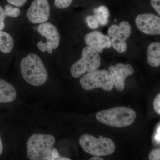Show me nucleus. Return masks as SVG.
Segmentation results:
<instances>
[{"label":"nucleus","instance_id":"8","mask_svg":"<svg viewBox=\"0 0 160 160\" xmlns=\"http://www.w3.org/2000/svg\"><path fill=\"white\" fill-rule=\"evenodd\" d=\"M131 33V26L126 21L120 23L119 26L113 25L108 29V34L111 37V46L120 53L125 52L127 50L126 41Z\"/></svg>","mask_w":160,"mask_h":160},{"label":"nucleus","instance_id":"17","mask_svg":"<svg viewBox=\"0 0 160 160\" xmlns=\"http://www.w3.org/2000/svg\"><path fill=\"white\" fill-rule=\"evenodd\" d=\"M7 16L12 18H17L21 14L20 9L17 7H13L9 5H6L4 9Z\"/></svg>","mask_w":160,"mask_h":160},{"label":"nucleus","instance_id":"25","mask_svg":"<svg viewBox=\"0 0 160 160\" xmlns=\"http://www.w3.org/2000/svg\"><path fill=\"white\" fill-rule=\"evenodd\" d=\"M160 0H151V4L155 10L160 15Z\"/></svg>","mask_w":160,"mask_h":160},{"label":"nucleus","instance_id":"21","mask_svg":"<svg viewBox=\"0 0 160 160\" xmlns=\"http://www.w3.org/2000/svg\"><path fill=\"white\" fill-rule=\"evenodd\" d=\"M7 17L5 13L4 9L0 6V30H3L5 28V20Z\"/></svg>","mask_w":160,"mask_h":160},{"label":"nucleus","instance_id":"24","mask_svg":"<svg viewBox=\"0 0 160 160\" xmlns=\"http://www.w3.org/2000/svg\"><path fill=\"white\" fill-rule=\"evenodd\" d=\"M7 1L11 5L17 7H21L27 2V0H7Z\"/></svg>","mask_w":160,"mask_h":160},{"label":"nucleus","instance_id":"20","mask_svg":"<svg viewBox=\"0 0 160 160\" xmlns=\"http://www.w3.org/2000/svg\"><path fill=\"white\" fill-rule=\"evenodd\" d=\"M73 0H55L56 7L60 9H65L68 8Z\"/></svg>","mask_w":160,"mask_h":160},{"label":"nucleus","instance_id":"2","mask_svg":"<svg viewBox=\"0 0 160 160\" xmlns=\"http://www.w3.org/2000/svg\"><path fill=\"white\" fill-rule=\"evenodd\" d=\"M136 117L137 113L134 110L124 106L102 110L96 115L97 119L100 122L115 127L129 126Z\"/></svg>","mask_w":160,"mask_h":160},{"label":"nucleus","instance_id":"11","mask_svg":"<svg viewBox=\"0 0 160 160\" xmlns=\"http://www.w3.org/2000/svg\"><path fill=\"white\" fill-rule=\"evenodd\" d=\"M109 72L116 89L122 91L125 89L126 78L134 73V69L129 64L118 63L115 66H109Z\"/></svg>","mask_w":160,"mask_h":160},{"label":"nucleus","instance_id":"28","mask_svg":"<svg viewBox=\"0 0 160 160\" xmlns=\"http://www.w3.org/2000/svg\"><path fill=\"white\" fill-rule=\"evenodd\" d=\"M89 160H103V159H102V158L98 157H92L91 158L89 159Z\"/></svg>","mask_w":160,"mask_h":160},{"label":"nucleus","instance_id":"13","mask_svg":"<svg viewBox=\"0 0 160 160\" xmlns=\"http://www.w3.org/2000/svg\"><path fill=\"white\" fill-rule=\"evenodd\" d=\"M17 97V92L14 86L2 79H0V103L13 102Z\"/></svg>","mask_w":160,"mask_h":160},{"label":"nucleus","instance_id":"16","mask_svg":"<svg viewBox=\"0 0 160 160\" xmlns=\"http://www.w3.org/2000/svg\"><path fill=\"white\" fill-rule=\"evenodd\" d=\"M95 15L97 18L99 23L102 26L107 25L109 21V12L106 6H102L94 9Z\"/></svg>","mask_w":160,"mask_h":160},{"label":"nucleus","instance_id":"10","mask_svg":"<svg viewBox=\"0 0 160 160\" xmlns=\"http://www.w3.org/2000/svg\"><path fill=\"white\" fill-rule=\"evenodd\" d=\"M136 24L140 31L150 35L160 34V18L152 13L138 15L135 20Z\"/></svg>","mask_w":160,"mask_h":160},{"label":"nucleus","instance_id":"7","mask_svg":"<svg viewBox=\"0 0 160 160\" xmlns=\"http://www.w3.org/2000/svg\"><path fill=\"white\" fill-rule=\"evenodd\" d=\"M38 31L46 40L45 42L39 41L37 44L38 48L42 52L47 51L51 54L53 49H57L59 46L60 37L58 29L51 23L45 22L39 25Z\"/></svg>","mask_w":160,"mask_h":160},{"label":"nucleus","instance_id":"19","mask_svg":"<svg viewBox=\"0 0 160 160\" xmlns=\"http://www.w3.org/2000/svg\"><path fill=\"white\" fill-rule=\"evenodd\" d=\"M47 160H71L69 158L64 157L60 154L57 149L52 148L49 158Z\"/></svg>","mask_w":160,"mask_h":160},{"label":"nucleus","instance_id":"27","mask_svg":"<svg viewBox=\"0 0 160 160\" xmlns=\"http://www.w3.org/2000/svg\"><path fill=\"white\" fill-rule=\"evenodd\" d=\"M3 150V146L2 143V140H1V137H0V155L2 154Z\"/></svg>","mask_w":160,"mask_h":160},{"label":"nucleus","instance_id":"5","mask_svg":"<svg viewBox=\"0 0 160 160\" xmlns=\"http://www.w3.org/2000/svg\"><path fill=\"white\" fill-rule=\"evenodd\" d=\"M101 57L96 51L89 46L83 49L82 58L72 66L70 72L75 78H79L86 72L97 70L101 65Z\"/></svg>","mask_w":160,"mask_h":160},{"label":"nucleus","instance_id":"1","mask_svg":"<svg viewBox=\"0 0 160 160\" xmlns=\"http://www.w3.org/2000/svg\"><path fill=\"white\" fill-rule=\"evenodd\" d=\"M20 66L23 78L32 86H42L48 79V72L42 61L35 53H30L24 58Z\"/></svg>","mask_w":160,"mask_h":160},{"label":"nucleus","instance_id":"22","mask_svg":"<svg viewBox=\"0 0 160 160\" xmlns=\"http://www.w3.org/2000/svg\"><path fill=\"white\" fill-rule=\"evenodd\" d=\"M149 160H160V149H154L151 151L149 156Z\"/></svg>","mask_w":160,"mask_h":160},{"label":"nucleus","instance_id":"15","mask_svg":"<svg viewBox=\"0 0 160 160\" xmlns=\"http://www.w3.org/2000/svg\"><path fill=\"white\" fill-rule=\"evenodd\" d=\"M14 43L13 38L9 33L0 30V51L9 53L13 49Z\"/></svg>","mask_w":160,"mask_h":160},{"label":"nucleus","instance_id":"4","mask_svg":"<svg viewBox=\"0 0 160 160\" xmlns=\"http://www.w3.org/2000/svg\"><path fill=\"white\" fill-rule=\"evenodd\" d=\"M79 143L84 151L95 157L109 155L116 149L111 139L102 136L97 138L91 135L84 134L80 137Z\"/></svg>","mask_w":160,"mask_h":160},{"label":"nucleus","instance_id":"14","mask_svg":"<svg viewBox=\"0 0 160 160\" xmlns=\"http://www.w3.org/2000/svg\"><path fill=\"white\" fill-rule=\"evenodd\" d=\"M147 62L150 66L158 67L160 65V43L154 42L147 48Z\"/></svg>","mask_w":160,"mask_h":160},{"label":"nucleus","instance_id":"26","mask_svg":"<svg viewBox=\"0 0 160 160\" xmlns=\"http://www.w3.org/2000/svg\"><path fill=\"white\" fill-rule=\"evenodd\" d=\"M160 125L159 124L153 136V141L157 145L160 144Z\"/></svg>","mask_w":160,"mask_h":160},{"label":"nucleus","instance_id":"6","mask_svg":"<svg viewBox=\"0 0 160 160\" xmlns=\"http://www.w3.org/2000/svg\"><path fill=\"white\" fill-rule=\"evenodd\" d=\"M80 83L83 89L86 90L100 88L109 91L114 86L110 73L105 69H97L88 72L81 78Z\"/></svg>","mask_w":160,"mask_h":160},{"label":"nucleus","instance_id":"12","mask_svg":"<svg viewBox=\"0 0 160 160\" xmlns=\"http://www.w3.org/2000/svg\"><path fill=\"white\" fill-rule=\"evenodd\" d=\"M85 42L98 53H102L103 49L111 48L110 39L108 36L99 31H93L85 36Z\"/></svg>","mask_w":160,"mask_h":160},{"label":"nucleus","instance_id":"23","mask_svg":"<svg viewBox=\"0 0 160 160\" xmlns=\"http://www.w3.org/2000/svg\"><path fill=\"white\" fill-rule=\"evenodd\" d=\"M153 107L154 111L158 114H160V94L159 93L155 98L153 101Z\"/></svg>","mask_w":160,"mask_h":160},{"label":"nucleus","instance_id":"9","mask_svg":"<svg viewBox=\"0 0 160 160\" xmlns=\"http://www.w3.org/2000/svg\"><path fill=\"white\" fill-rule=\"evenodd\" d=\"M50 14V8L48 0H33L26 12L29 22L33 24L47 22Z\"/></svg>","mask_w":160,"mask_h":160},{"label":"nucleus","instance_id":"3","mask_svg":"<svg viewBox=\"0 0 160 160\" xmlns=\"http://www.w3.org/2000/svg\"><path fill=\"white\" fill-rule=\"evenodd\" d=\"M55 143V139L50 134H34L26 143L27 155L30 160H47Z\"/></svg>","mask_w":160,"mask_h":160},{"label":"nucleus","instance_id":"18","mask_svg":"<svg viewBox=\"0 0 160 160\" xmlns=\"http://www.w3.org/2000/svg\"><path fill=\"white\" fill-rule=\"evenodd\" d=\"M86 22L91 29H97L99 27V23L95 15L88 16L86 18Z\"/></svg>","mask_w":160,"mask_h":160}]
</instances>
